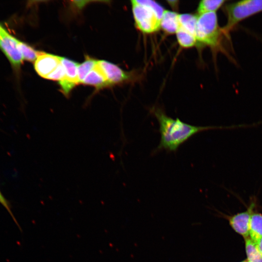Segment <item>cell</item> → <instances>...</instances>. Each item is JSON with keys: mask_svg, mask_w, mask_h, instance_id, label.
I'll return each mask as SVG.
<instances>
[{"mask_svg": "<svg viewBox=\"0 0 262 262\" xmlns=\"http://www.w3.org/2000/svg\"><path fill=\"white\" fill-rule=\"evenodd\" d=\"M179 14L169 10H164L160 22V28L166 33H176L180 26Z\"/></svg>", "mask_w": 262, "mask_h": 262, "instance_id": "11", "label": "cell"}, {"mask_svg": "<svg viewBox=\"0 0 262 262\" xmlns=\"http://www.w3.org/2000/svg\"><path fill=\"white\" fill-rule=\"evenodd\" d=\"M17 49L21 54L23 59L31 62H34L40 51H37L32 47L22 42L18 41Z\"/></svg>", "mask_w": 262, "mask_h": 262, "instance_id": "17", "label": "cell"}, {"mask_svg": "<svg viewBox=\"0 0 262 262\" xmlns=\"http://www.w3.org/2000/svg\"><path fill=\"white\" fill-rule=\"evenodd\" d=\"M61 63L64 67L65 76L59 82L61 91L66 97H68L72 89L79 84L78 74L79 64L70 59L61 57Z\"/></svg>", "mask_w": 262, "mask_h": 262, "instance_id": "6", "label": "cell"}, {"mask_svg": "<svg viewBox=\"0 0 262 262\" xmlns=\"http://www.w3.org/2000/svg\"><path fill=\"white\" fill-rule=\"evenodd\" d=\"M0 204L2 205V206H3L5 208V209H6V210L7 211V212L9 213V214L11 216L12 218L13 219L14 222L19 227V226L18 225V223L16 220V219L15 217H14V214L12 212L10 203L9 201L6 198V197L2 194V192L0 191Z\"/></svg>", "mask_w": 262, "mask_h": 262, "instance_id": "20", "label": "cell"}, {"mask_svg": "<svg viewBox=\"0 0 262 262\" xmlns=\"http://www.w3.org/2000/svg\"><path fill=\"white\" fill-rule=\"evenodd\" d=\"M60 63L61 57L41 51L34 62V67L40 76L46 78Z\"/></svg>", "mask_w": 262, "mask_h": 262, "instance_id": "9", "label": "cell"}, {"mask_svg": "<svg viewBox=\"0 0 262 262\" xmlns=\"http://www.w3.org/2000/svg\"><path fill=\"white\" fill-rule=\"evenodd\" d=\"M255 205L252 203L247 210L238 213L228 218L229 224L232 229L245 239L249 237L250 219Z\"/></svg>", "mask_w": 262, "mask_h": 262, "instance_id": "8", "label": "cell"}, {"mask_svg": "<svg viewBox=\"0 0 262 262\" xmlns=\"http://www.w3.org/2000/svg\"><path fill=\"white\" fill-rule=\"evenodd\" d=\"M180 27L196 36L197 16L191 14H179Z\"/></svg>", "mask_w": 262, "mask_h": 262, "instance_id": "15", "label": "cell"}, {"mask_svg": "<svg viewBox=\"0 0 262 262\" xmlns=\"http://www.w3.org/2000/svg\"><path fill=\"white\" fill-rule=\"evenodd\" d=\"M97 61L95 59L86 56L85 61L79 65L78 74L79 83H81L85 77L93 69Z\"/></svg>", "mask_w": 262, "mask_h": 262, "instance_id": "18", "label": "cell"}, {"mask_svg": "<svg viewBox=\"0 0 262 262\" xmlns=\"http://www.w3.org/2000/svg\"><path fill=\"white\" fill-rule=\"evenodd\" d=\"M245 239V248L248 262H262V253L258 248L257 244L250 237Z\"/></svg>", "mask_w": 262, "mask_h": 262, "instance_id": "13", "label": "cell"}, {"mask_svg": "<svg viewBox=\"0 0 262 262\" xmlns=\"http://www.w3.org/2000/svg\"><path fill=\"white\" fill-rule=\"evenodd\" d=\"M81 83L94 86L99 90L110 86L107 78L97 61L93 69L85 77Z\"/></svg>", "mask_w": 262, "mask_h": 262, "instance_id": "10", "label": "cell"}, {"mask_svg": "<svg viewBox=\"0 0 262 262\" xmlns=\"http://www.w3.org/2000/svg\"><path fill=\"white\" fill-rule=\"evenodd\" d=\"M65 76V70L61 63L46 79L60 81L64 79Z\"/></svg>", "mask_w": 262, "mask_h": 262, "instance_id": "19", "label": "cell"}, {"mask_svg": "<svg viewBox=\"0 0 262 262\" xmlns=\"http://www.w3.org/2000/svg\"><path fill=\"white\" fill-rule=\"evenodd\" d=\"M225 0H203L199 2L197 11L198 15L216 12L226 2Z\"/></svg>", "mask_w": 262, "mask_h": 262, "instance_id": "16", "label": "cell"}, {"mask_svg": "<svg viewBox=\"0 0 262 262\" xmlns=\"http://www.w3.org/2000/svg\"><path fill=\"white\" fill-rule=\"evenodd\" d=\"M178 43L182 48H189L197 43L195 35L179 26L176 33Z\"/></svg>", "mask_w": 262, "mask_h": 262, "instance_id": "14", "label": "cell"}, {"mask_svg": "<svg viewBox=\"0 0 262 262\" xmlns=\"http://www.w3.org/2000/svg\"><path fill=\"white\" fill-rule=\"evenodd\" d=\"M18 40L9 34L5 30L1 33L0 49L15 68L20 67L23 57L17 49Z\"/></svg>", "mask_w": 262, "mask_h": 262, "instance_id": "5", "label": "cell"}, {"mask_svg": "<svg viewBox=\"0 0 262 262\" xmlns=\"http://www.w3.org/2000/svg\"><path fill=\"white\" fill-rule=\"evenodd\" d=\"M4 30V29L3 28H2L1 29H0V38H1V33Z\"/></svg>", "mask_w": 262, "mask_h": 262, "instance_id": "22", "label": "cell"}, {"mask_svg": "<svg viewBox=\"0 0 262 262\" xmlns=\"http://www.w3.org/2000/svg\"><path fill=\"white\" fill-rule=\"evenodd\" d=\"M150 112L158 122L161 136L155 152L162 150L175 152L182 144L195 134L205 131L223 128L192 125L182 121L178 118H171L158 107H152Z\"/></svg>", "mask_w": 262, "mask_h": 262, "instance_id": "1", "label": "cell"}, {"mask_svg": "<svg viewBox=\"0 0 262 262\" xmlns=\"http://www.w3.org/2000/svg\"><path fill=\"white\" fill-rule=\"evenodd\" d=\"M257 245L258 249L260 252L262 253V237L257 243Z\"/></svg>", "mask_w": 262, "mask_h": 262, "instance_id": "21", "label": "cell"}, {"mask_svg": "<svg viewBox=\"0 0 262 262\" xmlns=\"http://www.w3.org/2000/svg\"><path fill=\"white\" fill-rule=\"evenodd\" d=\"M248 262V261H247V260H246V261H242V262Z\"/></svg>", "mask_w": 262, "mask_h": 262, "instance_id": "23", "label": "cell"}, {"mask_svg": "<svg viewBox=\"0 0 262 262\" xmlns=\"http://www.w3.org/2000/svg\"><path fill=\"white\" fill-rule=\"evenodd\" d=\"M110 86L131 81L133 73L124 71L117 65L105 60L98 61Z\"/></svg>", "mask_w": 262, "mask_h": 262, "instance_id": "7", "label": "cell"}, {"mask_svg": "<svg viewBox=\"0 0 262 262\" xmlns=\"http://www.w3.org/2000/svg\"><path fill=\"white\" fill-rule=\"evenodd\" d=\"M2 27L0 25V29H1Z\"/></svg>", "mask_w": 262, "mask_h": 262, "instance_id": "24", "label": "cell"}, {"mask_svg": "<svg viewBox=\"0 0 262 262\" xmlns=\"http://www.w3.org/2000/svg\"><path fill=\"white\" fill-rule=\"evenodd\" d=\"M227 22L222 28L227 37L242 21L262 12V0H244L227 4L224 7Z\"/></svg>", "mask_w": 262, "mask_h": 262, "instance_id": "3", "label": "cell"}, {"mask_svg": "<svg viewBox=\"0 0 262 262\" xmlns=\"http://www.w3.org/2000/svg\"><path fill=\"white\" fill-rule=\"evenodd\" d=\"M131 4L135 25L138 30L149 34L160 29L164 11L161 5L151 0H133Z\"/></svg>", "mask_w": 262, "mask_h": 262, "instance_id": "2", "label": "cell"}, {"mask_svg": "<svg viewBox=\"0 0 262 262\" xmlns=\"http://www.w3.org/2000/svg\"><path fill=\"white\" fill-rule=\"evenodd\" d=\"M197 16L196 31L197 42L213 49L219 47L221 36L224 33L218 25L216 12L204 13Z\"/></svg>", "mask_w": 262, "mask_h": 262, "instance_id": "4", "label": "cell"}, {"mask_svg": "<svg viewBox=\"0 0 262 262\" xmlns=\"http://www.w3.org/2000/svg\"></svg>", "mask_w": 262, "mask_h": 262, "instance_id": "25", "label": "cell"}, {"mask_svg": "<svg viewBox=\"0 0 262 262\" xmlns=\"http://www.w3.org/2000/svg\"><path fill=\"white\" fill-rule=\"evenodd\" d=\"M250 238L256 244L262 237V214L253 213L249 226Z\"/></svg>", "mask_w": 262, "mask_h": 262, "instance_id": "12", "label": "cell"}]
</instances>
